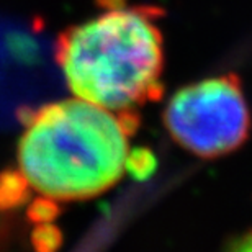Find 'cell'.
Returning <instances> with one entry per match:
<instances>
[{
    "label": "cell",
    "mask_w": 252,
    "mask_h": 252,
    "mask_svg": "<svg viewBox=\"0 0 252 252\" xmlns=\"http://www.w3.org/2000/svg\"><path fill=\"white\" fill-rule=\"evenodd\" d=\"M138 115L82 98H54L27 122L18 141V174L48 201H82L105 193L129 165Z\"/></svg>",
    "instance_id": "obj_1"
},
{
    "label": "cell",
    "mask_w": 252,
    "mask_h": 252,
    "mask_svg": "<svg viewBox=\"0 0 252 252\" xmlns=\"http://www.w3.org/2000/svg\"><path fill=\"white\" fill-rule=\"evenodd\" d=\"M160 12L108 0L105 8L65 28L54 43L64 85L74 97L125 115L162 95Z\"/></svg>",
    "instance_id": "obj_2"
},
{
    "label": "cell",
    "mask_w": 252,
    "mask_h": 252,
    "mask_svg": "<svg viewBox=\"0 0 252 252\" xmlns=\"http://www.w3.org/2000/svg\"><path fill=\"white\" fill-rule=\"evenodd\" d=\"M170 138L196 158L238 151L251 134V110L239 77L221 74L179 89L164 108Z\"/></svg>",
    "instance_id": "obj_3"
},
{
    "label": "cell",
    "mask_w": 252,
    "mask_h": 252,
    "mask_svg": "<svg viewBox=\"0 0 252 252\" xmlns=\"http://www.w3.org/2000/svg\"><path fill=\"white\" fill-rule=\"evenodd\" d=\"M64 87L54 43L43 30L0 17V129L23 126Z\"/></svg>",
    "instance_id": "obj_4"
},
{
    "label": "cell",
    "mask_w": 252,
    "mask_h": 252,
    "mask_svg": "<svg viewBox=\"0 0 252 252\" xmlns=\"http://www.w3.org/2000/svg\"><path fill=\"white\" fill-rule=\"evenodd\" d=\"M233 249H239V251H252V229L248 231L246 234H243L241 238L234 241Z\"/></svg>",
    "instance_id": "obj_5"
}]
</instances>
